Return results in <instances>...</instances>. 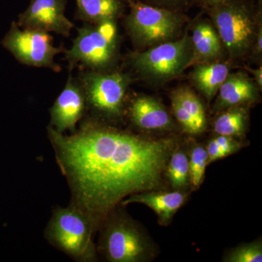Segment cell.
<instances>
[{
	"instance_id": "6da1fadb",
	"label": "cell",
	"mask_w": 262,
	"mask_h": 262,
	"mask_svg": "<svg viewBox=\"0 0 262 262\" xmlns=\"http://www.w3.org/2000/svg\"><path fill=\"white\" fill-rule=\"evenodd\" d=\"M71 203L96 225L127 196L160 189L176 149L173 139H151L89 121L72 135L48 127Z\"/></svg>"
},
{
	"instance_id": "7a4b0ae2",
	"label": "cell",
	"mask_w": 262,
	"mask_h": 262,
	"mask_svg": "<svg viewBox=\"0 0 262 262\" xmlns=\"http://www.w3.org/2000/svg\"><path fill=\"white\" fill-rule=\"evenodd\" d=\"M96 228L89 213L70 203L65 208H55L45 229V238L76 261H96L97 248L93 237Z\"/></svg>"
},
{
	"instance_id": "3957f363",
	"label": "cell",
	"mask_w": 262,
	"mask_h": 262,
	"mask_svg": "<svg viewBox=\"0 0 262 262\" xmlns=\"http://www.w3.org/2000/svg\"><path fill=\"white\" fill-rule=\"evenodd\" d=\"M97 252L110 262H141L151 256V245L137 225L122 213L110 212L104 220Z\"/></svg>"
},
{
	"instance_id": "277c9868",
	"label": "cell",
	"mask_w": 262,
	"mask_h": 262,
	"mask_svg": "<svg viewBox=\"0 0 262 262\" xmlns=\"http://www.w3.org/2000/svg\"><path fill=\"white\" fill-rule=\"evenodd\" d=\"M222 45L231 57L242 58L253 48L258 24L254 11L242 0L210 8Z\"/></svg>"
},
{
	"instance_id": "5b68a950",
	"label": "cell",
	"mask_w": 262,
	"mask_h": 262,
	"mask_svg": "<svg viewBox=\"0 0 262 262\" xmlns=\"http://www.w3.org/2000/svg\"><path fill=\"white\" fill-rule=\"evenodd\" d=\"M126 24L131 37L144 50L177 39L184 24L182 17L168 8L132 2Z\"/></svg>"
},
{
	"instance_id": "8992f818",
	"label": "cell",
	"mask_w": 262,
	"mask_h": 262,
	"mask_svg": "<svg viewBox=\"0 0 262 262\" xmlns=\"http://www.w3.org/2000/svg\"><path fill=\"white\" fill-rule=\"evenodd\" d=\"M193 51L187 34L136 53L131 63L138 73L149 80L165 81L182 73L192 65Z\"/></svg>"
},
{
	"instance_id": "52a82bcc",
	"label": "cell",
	"mask_w": 262,
	"mask_h": 262,
	"mask_svg": "<svg viewBox=\"0 0 262 262\" xmlns=\"http://www.w3.org/2000/svg\"><path fill=\"white\" fill-rule=\"evenodd\" d=\"M117 51L115 20H107L78 29L72 48L65 53L71 64L80 63L94 70H101L113 63Z\"/></svg>"
},
{
	"instance_id": "ba28073f",
	"label": "cell",
	"mask_w": 262,
	"mask_h": 262,
	"mask_svg": "<svg viewBox=\"0 0 262 262\" xmlns=\"http://www.w3.org/2000/svg\"><path fill=\"white\" fill-rule=\"evenodd\" d=\"M2 44L20 63L32 67H47L55 71L60 70L55 63V56L66 52L61 48L53 46V38L46 31L20 29L15 21L12 23Z\"/></svg>"
},
{
	"instance_id": "9c48e42d",
	"label": "cell",
	"mask_w": 262,
	"mask_h": 262,
	"mask_svg": "<svg viewBox=\"0 0 262 262\" xmlns=\"http://www.w3.org/2000/svg\"><path fill=\"white\" fill-rule=\"evenodd\" d=\"M128 84V77L123 74H86L83 77L86 103L101 116L120 118Z\"/></svg>"
},
{
	"instance_id": "30bf717a",
	"label": "cell",
	"mask_w": 262,
	"mask_h": 262,
	"mask_svg": "<svg viewBox=\"0 0 262 262\" xmlns=\"http://www.w3.org/2000/svg\"><path fill=\"white\" fill-rule=\"evenodd\" d=\"M67 0H31L19 15L18 27L54 32L68 37L74 24L66 17Z\"/></svg>"
},
{
	"instance_id": "8fae6325",
	"label": "cell",
	"mask_w": 262,
	"mask_h": 262,
	"mask_svg": "<svg viewBox=\"0 0 262 262\" xmlns=\"http://www.w3.org/2000/svg\"><path fill=\"white\" fill-rule=\"evenodd\" d=\"M86 105L83 90L73 81L69 80L50 110V126L61 134L67 130L72 134L83 116Z\"/></svg>"
},
{
	"instance_id": "7c38bea8",
	"label": "cell",
	"mask_w": 262,
	"mask_h": 262,
	"mask_svg": "<svg viewBox=\"0 0 262 262\" xmlns=\"http://www.w3.org/2000/svg\"><path fill=\"white\" fill-rule=\"evenodd\" d=\"M131 121L144 130H168L173 126L171 117L158 100L146 96H137L128 106Z\"/></svg>"
},
{
	"instance_id": "4fadbf2b",
	"label": "cell",
	"mask_w": 262,
	"mask_h": 262,
	"mask_svg": "<svg viewBox=\"0 0 262 262\" xmlns=\"http://www.w3.org/2000/svg\"><path fill=\"white\" fill-rule=\"evenodd\" d=\"M218 93L214 108L221 111L253 102L257 98L258 87L247 75L237 72L229 74Z\"/></svg>"
},
{
	"instance_id": "5bb4252c",
	"label": "cell",
	"mask_w": 262,
	"mask_h": 262,
	"mask_svg": "<svg viewBox=\"0 0 262 262\" xmlns=\"http://www.w3.org/2000/svg\"><path fill=\"white\" fill-rule=\"evenodd\" d=\"M187 194L181 191L174 192H144L127 196L121 202L122 206L131 203H141L151 208L158 215L160 224L166 225L185 203Z\"/></svg>"
},
{
	"instance_id": "9a60e30c",
	"label": "cell",
	"mask_w": 262,
	"mask_h": 262,
	"mask_svg": "<svg viewBox=\"0 0 262 262\" xmlns=\"http://www.w3.org/2000/svg\"><path fill=\"white\" fill-rule=\"evenodd\" d=\"M191 42L192 64L213 61L221 56L222 42L215 27L208 20H200L193 28Z\"/></svg>"
},
{
	"instance_id": "2e32d148",
	"label": "cell",
	"mask_w": 262,
	"mask_h": 262,
	"mask_svg": "<svg viewBox=\"0 0 262 262\" xmlns=\"http://www.w3.org/2000/svg\"><path fill=\"white\" fill-rule=\"evenodd\" d=\"M228 65L219 61H208L196 63L192 73L194 86L211 100L218 94L221 85L229 75Z\"/></svg>"
},
{
	"instance_id": "e0dca14e",
	"label": "cell",
	"mask_w": 262,
	"mask_h": 262,
	"mask_svg": "<svg viewBox=\"0 0 262 262\" xmlns=\"http://www.w3.org/2000/svg\"><path fill=\"white\" fill-rule=\"evenodd\" d=\"M77 12L91 24L115 20L123 10L122 0H77Z\"/></svg>"
},
{
	"instance_id": "ac0fdd59",
	"label": "cell",
	"mask_w": 262,
	"mask_h": 262,
	"mask_svg": "<svg viewBox=\"0 0 262 262\" xmlns=\"http://www.w3.org/2000/svg\"><path fill=\"white\" fill-rule=\"evenodd\" d=\"M248 114L241 106L227 108L217 117L214 122V130L218 135L242 136L247 125Z\"/></svg>"
},
{
	"instance_id": "d6986e66",
	"label": "cell",
	"mask_w": 262,
	"mask_h": 262,
	"mask_svg": "<svg viewBox=\"0 0 262 262\" xmlns=\"http://www.w3.org/2000/svg\"><path fill=\"white\" fill-rule=\"evenodd\" d=\"M172 97L176 98L195 122L201 133L206 128V117L204 107L200 98L189 88H181L174 91Z\"/></svg>"
},
{
	"instance_id": "ffe728a7",
	"label": "cell",
	"mask_w": 262,
	"mask_h": 262,
	"mask_svg": "<svg viewBox=\"0 0 262 262\" xmlns=\"http://www.w3.org/2000/svg\"><path fill=\"white\" fill-rule=\"evenodd\" d=\"M165 172L174 189L187 187L189 182V159L187 155L176 148L168 160Z\"/></svg>"
},
{
	"instance_id": "44dd1931",
	"label": "cell",
	"mask_w": 262,
	"mask_h": 262,
	"mask_svg": "<svg viewBox=\"0 0 262 262\" xmlns=\"http://www.w3.org/2000/svg\"><path fill=\"white\" fill-rule=\"evenodd\" d=\"M208 164V153L203 146L193 148L189 159V181L194 188L201 185Z\"/></svg>"
},
{
	"instance_id": "7402d4cb",
	"label": "cell",
	"mask_w": 262,
	"mask_h": 262,
	"mask_svg": "<svg viewBox=\"0 0 262 262\" xmlns=\"http://www.w3.org/2000/svg\"><path fill=\"white\" fill-rule=\"evenodd\" d=\"M229 262H261L262 247L260 242L251 243L235 248L225 258Z\"/></svg>"
},
{
	"instance_id": "603a6c76",
	"label": "cell",
	"mask_w": 262,
	"mask_h": 262,
	"mask_svg": "<svg viewBox=\"0 0 262 262\" xmlns=\"http://www.w3.org/2000/svg\"><path fill=\"white\" fill-rule=\"evenodd\" d=\"M171 105L176 118L186 132L191 134H198L201 133L191 115L186 112L182 105L173 97H171Z\"/></svg>"
},
{
	"instance_id": "cb8c5ba5",
	"label": "cell",
	"mask_w": 262,
	"mask_h": 262,
	"mask_svg": "<svg viewBox=\"0 0 262 262\" xmlns=\"http://www.w3.org/2000/svg\"><path fill=\"white\" fill-rule=\"evenodd\" d=\"M214 139L225 157L233 154L242 147L239 142L231 136L219 135Z\"/></svg>"
},
{
	"instance_id": "d4e9b609",
	"label": "cell",
	"mask_w": 262,
	"mask_h": 262,
	"mask_svg": "<svg viewBox=\"0 0 262 262\" xmlns=\"http://www.w3.org/2000/svg\"><path fill=\"white\" fill-rule=\"evenodd\" d=\"M206 151L208 153V163L225 158V155L222 152V149L217 144L215 139H212L209 141L208 146H207Z\"/></svg>"
},
{
	"instance_id": "484cf974",
	"label": "cell",
	"mask_w": 262,
	"mask_h": 262,
	"mask_svg": "<svg viewBox=\"0 0 262 262\" xmlns=\"http://www.w3.org/2000/svg\"><path fill=\"white\" fill-rule=\"evenodd\" d=\"M149 1L153 4L161 7V8L171 9V8H173V7L184 5V3H187L189 0H149Z\"/></svg>"
},
{
	"instance_id": "4316f807",
	"label": "cell",
	"mask_w": 262,
	"mask_h": 262,
	"mask_svg": "<svg viewBox=\"0 0 262 262\" xmlns=\"http://www.w3.org/2000/svg\"><path fill=\"white\" fill-rule=\"evenodd\" d=\"M254 53L257 56H261L262 51V26L261 23L258 24L257 31H256V37H255L254 43L253 46Z\"/></svg>"
},
{
	"instance_id": "83f0119b",
	"label": "cell",
	"mask_w": 262,
	"mask_h": 262,
	"mask_svg": "<svg viewBox=\"0 0 262 262\" xmlns=\"http://www.w3.org/2000/svg\"><path fill=\"white\" fill-rule=\"evenodd\" d=\"M248 71L252 74L253 78L256 81L257 86L261 89L262 87V67H260L258 69H248Z\"/></svg>"
},
{
	"instance_id": "f1b7e54d",
	"label": "cell",
	"mask_w": 262,
	"mask_h": 262,
	"mask_svg": "<svg viewBox=\"0 0 262 262\" xmlns=\"http://www.w3.org/2000/svg\"><path fill=\"white\" fill-rule=\"evenodd\" d=\"M205 4L209 8L218 6V5L226 4V3H230V2L235 1V0H203Z\"/></svg>"
}]
</instances>
